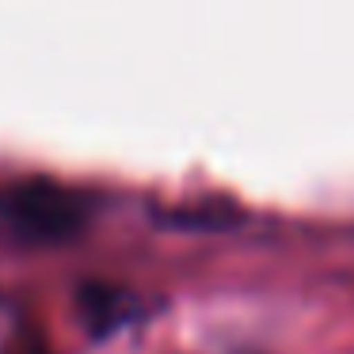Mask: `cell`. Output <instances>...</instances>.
Wrapping results in <instances>:
<instances>
[{"label": "cell", "mask_w": 354, "mask_h": 354, "mask_svg": "<svg viewBox=\"0 0 354 354\" xmlns=\"http://www.w3.org/2000/svg\"><path fill=\"white\" fill-rule=\"evenodd\" d=\"M88 202L50 183H31L0 198V232L19 244H62L84 225Z\"/></svg>", "instance_id": "cell-1"}]
</instances>
